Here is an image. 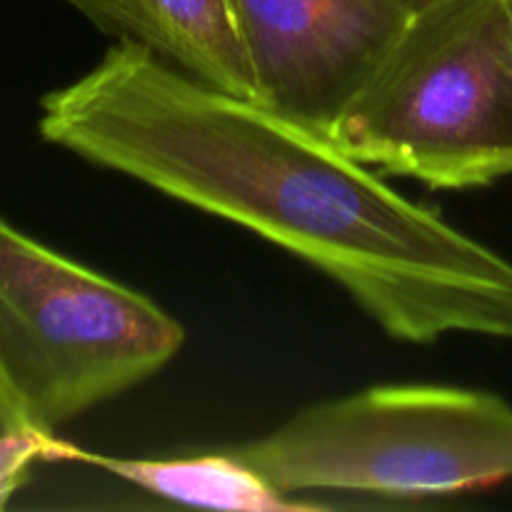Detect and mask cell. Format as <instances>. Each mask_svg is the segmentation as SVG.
I'll return each mask as SVG.
<instances>
[{
	"label": "cell",
	"mask_w": 512,
	"mask_h": 512,
	"mask_svg": "<svg viewBox=\"0 0 512 512\" xmlns=\"http://www.w3.org/2000/svg\"><path fill=\"white\" fill-rule=\"evenodd\" d=\"M38 133L288 250L393 340L512 343V260L400 195L330 135L140 45L118 40L88 73L45 93Z\"/></svg>",
	"instance_id": "6da1fadb"
},
{
	"label": "cell",
	"mask_w": 512,
	"mask_h": 512,
	"mask_svg": "<svg viewBox=\"0 0 512 512\" xmlns=\"http://www.w3.org/2000/svg\"><path fill=\"white\" fill-rule=\"evenodd\" d=\"M328 135L360 163L428 188L510 178V0H423Z\"/></svg>",
	"instance_id": "7a4b0ae2"
},
{
	"label": "cell",
	"mask_w": 512,
	"mask_h": 512,
	"mask_svg": "<svg viewBox=\"0 0 512 512\" xmlns=\"http://www.w3.org/2000/svg\"><path fill=\"white\" fill-rule=\"evenodd\" d=\"M230 450L288 495H463L512 480V405L455 385H375Z\"/></svg>",
	"instance_id": "3957f363"
},
{
	"label": "cell",
	"mask_w": 512,
	"mask_h": 512,
	"mask_svg": "<svg viewBox=\"0 0 512 512\" xmlns=\"http://www.w3.org/2000/svg\"><path fill=\"white\" fill-rule=\"evenodd\" d=\"M183 343L158 303L0 218V373L40 430L153 378Z\"/></svg>",
	"instance_id": "277c9868"
},
{
	"label": "cell",
	"mask_w": 512,
	"mask_h": 512,
	"mask_svg": "<svg viewBox=\"0 0 512 512\" xmlns=\"http://www.w3.org/2000/svg\"><path fill=\"white\" fill-rule=\"evenodd\" d=\"M423 0H238L255 100L328 135Z\"/></svg>",
	"instance_id": "5b68a950"
},
{
	"label": "cell",
	"mask_w": 512,
	"mask_h": 512,
	"mask_svg": "<svg viewBox=\"0 0 512 512\" xmlns=\"http://www.w3.org/2000/svg\"><path fill=\"white\" fill-rule=\"evenodd\" d=\"M100 33L140 45L180 73L255 100L238 0H65Z\"/></svg>",
	"instance_id": "8992f818"
},
{
	"label": "cell",
	"mask_w": 512,
	"mask_h": 512,
	"mask_svg": "<svg viewBox=\"0 0 512 512\" xmlns=\"http://www.w3.org/2000/svg\"><path fill=\"white\" fill-rule=\"evenodd\" d=\"M60 458L85 460L105 473L155 495L190 508L248 510V512H300L315 510V503H300L270 485L233 450L190 455V458H113V455L83 453L65 445Z\"/></svg>",
	"instance_id": "52a82bcc"
},
{
	"label": "cell",
	"mask_w": 512,
	"mask_h": 512,
	"mask_svg": "<svg viewBox=\"0 0 512 512\" xmlns=\"http://www.w3.org/2000/svg\"><path fill=\"white\" fill-rule=\"evenodd\" d=\"M63 448L55 435L33 425L0 373V510L28 483L35 463L58 460Z\"/></svg>",
	"instance_id": "ba28073f"
},
{
	"label": "cell",
	"mask_w": 512,
	"mask_h": 512,
	"mask_svg": "<svg viewBox=\"0 0 512 512\" xmlns=\"http://www.w3.org/2000/svg\"><path fill=\"white\" fill-rule=\"evenodd\" d=\"M510 8H512V0H510Z\"/></svg>",
	"instance_id": "9c48e42d"
}]
</instances>
